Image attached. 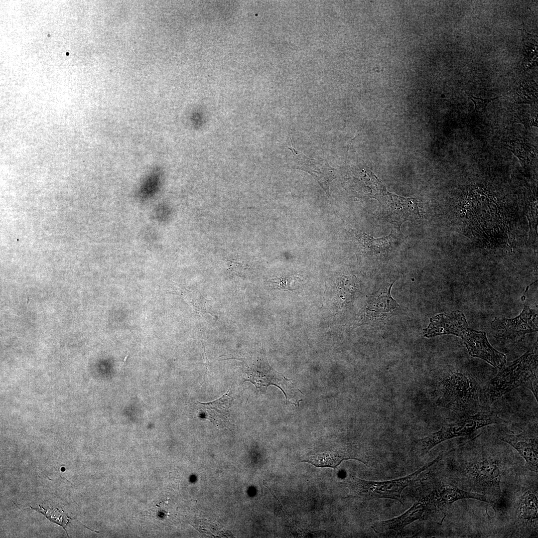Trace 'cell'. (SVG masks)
I'll return each mask as SVG.
<instances>
[{
	"label": "cell",
	"mask_w": 538,
	"mask_h": 538,
	"mask_svg": "<svg viewBox=\"0 0 538 538\" xmlns=\"http://www.w3.org/2000/svg\"><path fill=\"white\" fill-rule=\"evenodd\" d=\"M230 394L229 389L216 401L207 403L197 402L199 410L203 416L217 426L229 427L231 425L229 410L232 401Z\"/></svg>",
	"instance_id": "obj_12"
},
{
	"label": "cell",
	"mask_w": 538,
	"mask_h": 538,
	"mask_svg": "<svg viewBox=\"0 0 538 538\" xmlns=\"http://www.w3.org/2000/svg\"><path fill=\"white\" fill-rule=\"evenodd\" d=\"M538 498L532 491H526L521 498L517 514L519 518L526 522L538 521Z\"/></svg>",
	"instance_id": "obj_15"
},
{
	"label": "cell",
	"mask_w": 538,
	"mask_h": 538,
	"mask_svg": "<svg viewBox=\"0 0 538 538\" xmlns=\"http://www.w3.org/2000/svg\"><path fill=\"white\" fill-rule=\"evenodd\" d=\"M431 493L439 509L450 505L457 500L465 498L475 499L487 503L492 502V501L485 495L465 491L453 485L441 483L437 484Z\"/></svg>",
	"instance_id": "obj_13"
},
{
	"label": "cell",
	"mask_w": 538,
	"mask_h": 538,
	"mask_svg": "<svg viewBox=\"0 0 538 538\" xmlns=\"http://www.w3.org/2000/svg\"><path fill=\"white\" fill-rule=\"evenodd\" d=\"M39 508H33L30 507L32 509L42 513L50 521L62 526L66 532L65 527L69 523L70 520L73 519L69 517L62 509H59L55 506L43 507L39 505Z\"/></svg>",
	"instance_id": "obj_18"
},
{
	"label": "cell",
	"mask_w": 538,
	"mask_h": 538,
	"mask_svg": "<svg viewBox=\"0 0 538 538\" xmlns=\"http://www.w3.org/2000/svg\"><path fill=\"white\" fill-rule=\"evenodd\" d=\"M445 334L461 337L471 356L482 359L499 370L506 363V356L491 346L486 332L471 329L459 310L437 314L430 318L424 329V336L427 338Z\"/></svg>",
	"instance_id": "obj_2"
},
{
	"label": "cell",
	"mask_w": 538,
	"mask_h": 538,
	"mask_svg": "<svg viewBox=\"0 0 538 538\" xmlns=\"http://www.w3.org/2000/svg\"><path fill=\"white\" fill-rule=\"evenodd\" d=\"M288 148L292 153L294 167L310 174L329 198V186L336 177L337 169L330 166L327 161L317 160L307 157L295 149L292 144Z\"/></svg>",
	"instance_id": "obj_9"
},
{
	"label": "cell",
	"mask_w": 538,
	"mask_h": 538,
	"mask_svg": "<svg viewBox=\"0 0 538 538\" xmlns=\"http://www.w3.org/2000/svg\"><path fill=\"white\" fill-rule=\"evenodd\" d=\"M301 401H302L301 399L299 400H298V399L297 398V399L296 400V402L295 403H291V404H294L295 405V407L296 408V405H297L298 406H299V402Z\"/></svg>",
	"instance_id": "obj_20"
},
{
	"label": "cell",
	"mask_w": 538,
	"mask_h": 538,
	"mask_svg": "<svg viewBox=\"0 0 538 538\" xmlns=\"http://www.w3.org/2000/svg\"><path fill=\"white\" fill-rule=\"evenodd\" d=\"M451 451L441 452L435 459L404 477L384 481H366L352 477L347 481L346 484L352 494L355 496L367 499L389 498L397 500L403 504L401 494L404 489L413 482L422 472L442 459L443 456Z\"/></svg>",
	"instance_id": "obj_6"
},
{
	"label": "cell",
	"mask_w": 538,
	"mask_h": 538,
	"mask_svg": "<svg viewBox=\"0 0 538 538\" xmlns=\"http://www.w3.org/2000/svg\"><path fill=\"white\" fill-rule=\"evenodd\" d=\"M538 328V312L527 305L518 316L497 317L491 324L493 335L505 342L521 341L526 334L537 332Z\"/></svg>",
	"instance_id": "obj_7"
},
{
	"label": "cell",
	"mask_w": 538,
	"mask_h": 538,
	"mask_svg": "<svg viewBox=\"0 0 538 538\" xmlns=\"http://www.w3.org/2000/svg\"><path fill=\"white\" fill-rule=\"evenodd\" d=\"M162 171L158 167L154 168L141 184L138 191L139 198L146 200L153 197L160 186Z\"/></svg>",
	"instance_id": "obj_16"
},
{
	"label": "cell",
	"mask_w": 538,
	"mask_h": 538,
	"mask_svg": "<svg viewBox=\"0 0 538 538\" xmlns=\"http://www.w3.org/2000/svg\"><path fill=\"white\" fill-rule=\"evenodd\" d=\"M281 376L272 369L268 371H264L261 368H253L250 371V378L245 381L252 383L262 393H265L270 385L276 386L283 392L279 384L281 383V380L283 379Z\"/></svg>",
	"instance_id": "obj_14"
},
{
	"label": "cell",
	"mask_w": 538,
	"mask_h": 538,
	"mask_svg": "<svg viewBox=\"0 0 538 538\" xmlns=\"http://www.w3.org/2000/svg\"><path fill=\"white\" fill-rule=\"evenodd\" d=\"M500 438L519 453L526 460L529 469L538 472L537 430H525L518 434L502 432Z\"/></svg>",
	"instance_id": "obj_10"
},
{
	"label": "cell",
	"mask_w": 538,
	"mask_h": 538,
	"mask_svg": "<svg viewBox=\"0 0 538 538\" xmlns=\"http://www.w3.org/2000/svg\"><path fill=\"white\" fill-rule=\"evenodd\" d=\"M538 343L510 365L500 371L483 388L487 406L504 395L520 386L529 389L538 401Z\"/></svg>",
	"instance_id": "obj_3"
},
{
	"label": "cell",
	"mask_w": 538,
	"mask_h": 538,
	"mask_svg": "<svg viewBox=\"0 0 538 538\" xmlns=\"http://www.w3.org/2000/svg\"><path fill=\"white\" fill-rule=\"evenodd\" d=\"M392 284L379 289L369 300L367 316L371 320L380 321L390 317L395 313L399 305L391 295Z\"/></svg>",
	"instance_id": "obj_11"
},
{
	"label": "cell",
	"mask_w": 538,
	"mask_h": 538,
	"mask_svg": "<svg viewBox=\"0 0 538 538\" xmlns=\"http://www.w3.org/2000/svg\"><path fill=\"white\" fill-rule=\"evenodd\" d=\"M507 422L494 411L488 409L481 410L454 422L445 424L437 431L414 441L411 445V450L416 454L422 456L445 440L469 435L488 425Z\"/></svg>",
	"instance_id": "obj_4"
},
{
	"label": "cell",
	"mask_w": 538,
	"mask_h": 538,
	"mask_svg": "<svg viewBox=\"0 0 538 538\" xmlns=\"http://www.w3.org/2000/svg\"><path fill=\"white\" fill-rule=\"evenodd\" d=\"M459 470L471 491L484 495L501 496L500 484L504 467L500 460L488 457L461 459Z\"/></svg>",
	"instance_id": "obj_5"
},
{
	"label": "cell",
	"mask_w": 538,
	"mask_h": 538,
	"mask_svg": "<svg viewBox=\"0 0 538 538\" xmlns=\"http://www.w3.org/2000/svg\"><path fill=\"white\" fill-rule=\"evenodd\" d=\"M429 387L430 399L436 406L472 414L487 410L483 388L463 370L447 367L432 370Z\"/></svg>",
	"instance_id": "obj_1"
},
{
	"label": "cell",
	"mask_w": 538,
	"mask_h": 538,
	"mask_svg": "<svg viewBox=\"0 0 538 538\" xmlns=\"http://www.w3.org/2000/svg\"><path fill=\"white\" fill-rule=\"evenodd\" d=\"M501 97H502V96H500L493 98H482L475 97L473 96H469V98L475 105V111L480 113L484 111L488 104L491 101Z\"/></svg>",
	"instance_id": "obj_19"
},
{
	"label": "cell",
	"mask_w": 538,
	"mask_h": 538,
	"mask_svg": "<svg viewBox=\"0 0 538 538\" xmlns=\"http://www.w3.org/2000/svg\"><path fill=\"white\" fill-rule=\"evenodd\" d=\"M350 458L355 459L351 455H341L335 452H326L311 455L308 459L303 461L309 462L318 467H328L335 468L343 460Z\"/></svg>",
	"instance_id": "obj_17"
},
{
	"label": "cell",
	"mask_w": 538,
	"mask_h": 538,
	"mask_svg": "<svg viewBox=\"0 0 538 538\" xmlns=\"http://www.w3.org/2000/svg\"><path fill=\"white\" fill-rule=\"evenodd\" d=\"M438 509L431 493L415 502L408 510L395 518L375 523L376 533L388 531L400 532L405 526L416 520H426Z\"/></svg>",
	"instance_id": "obj_8"
}]
</instances>
